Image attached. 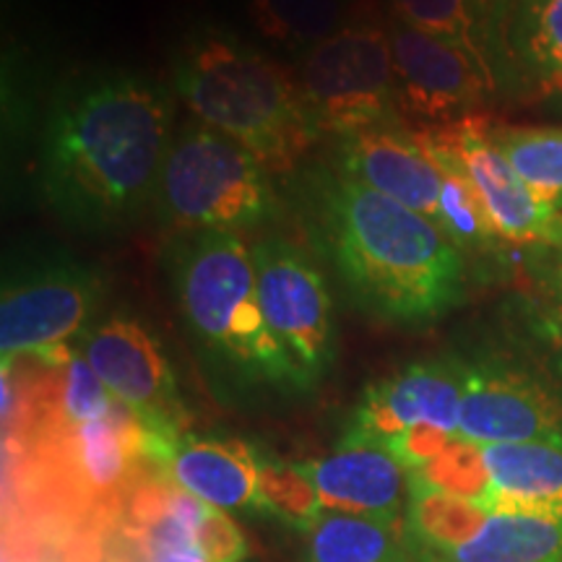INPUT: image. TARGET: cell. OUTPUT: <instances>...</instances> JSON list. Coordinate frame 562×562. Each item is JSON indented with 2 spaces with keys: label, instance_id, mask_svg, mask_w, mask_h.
<instances>
[{
  "label": "cell",
  "instance_id": "1",
  "mask_svg": "<svg viewBox=\"0 0 562 562\" xmlns=\"http://www.w3.org/2000/svg\"><path fill=\"white\" fill-rule=\"evenodd\" d=\"M286 188L313 250L362 313L417 326L459 305L467 258L438 224L351 180L331 161L297 167Z\"/></svg>",
  "mask_w": 562,
  "mask_h": 562
},
{
  "label": "cell",
  "instance_id": "2",
  "mask_svg": "<svg viewBox=\"0 0 562 562\" xmlns=\"http://www.w3.org/2000/svg\"><path fill=\"white\" fill-rule=\"evenodd\" d=\"M172 140V102L159 83L123 70L81 81L47 121V201L79 227H121L157 195Z\"/></svg>",
  "mask_w": 562,
  "mask_h": 562
},
{
  "label": "cell",
  "instance_id": "3",
  "mask_svg": "<svg viewBox=\"0 0 562 562\" xmlns=\"http://www.w3.org/2000/svg\"><path fill=\"white\" fill-rule=\"evenodd\" d=\"M175 89L209 128L269 172H294L323 138L297 79L235 34L201 26L175 55Z\"/></svg>",
  "mask_w": 562,
  "mask_h": 562
},
{
  "label": "cell",
  "instance_id": "4",
  "mask_svg": "<svg viewBox=\"0 0 562 562\" xmlns=\"http://www.w3.org/2000/svg\"><path fill=\"white\" fill-rule=\"evenodd\" d=\"M172 284L191 331L243 378L305 391L297 364L266 321L252 248L235 232H201L175 245Z\"/></svg>",
  "mask_w": 562,
  "mask_h": 562
},
{
  "label": "cell",
  "instance_id": "5",
  "mask_svg": "<svg viewBox=\"0 0 562 562\" xmlns=\"http://www.w3.org/2000/svg\"><path fill=\"white\" fill-rule=\"evenodd\" d=\"M154 206L167 227L201 232L258 229L279 216L269 170L209 125H186L161 167Z\"/></svg>",
  "mask_w": 562,
  "mask_h": 562
},
{
  "label": "cell",
  "instance_id": "6",
  "mask_svg": "<svg viewBox=\"0 0 562 562\" xmlns=\"http://www.w3.org/2000/svg\"><path fill=\"white\" fill-rule=\"evenodd\" d=\"M297 83L321 136L341 138L402 121L391 34L378 24H347L302 55Z\"/></svg>",
  "mask_w": 562,
  "mask_h": 562
},
{
  "label": "cell",
  "instance_id": "7",
  "mask_svg": "<svg viewBox=\"0 0 562 562\" xmlns=\"http://www.w3.org/2000/svg\"><path fill=\"white\" fill-rule=\"evenodd\" d=\"M42 451L63 497L89 510L112 508L125 492L136 490L140 461L149 459L165 469L170 456V448L121 402L104 417L42 430Z\"/></svg>",
  "mask_w": 562,
  "mask_h": 562
},
{
  "label": "cell",
  "instance_id": "8",
  "mask_svg": "<svg viewBox=\"0 0 562 562\" xmlns=\"http://www.w3.org/2000/svg\"><path fill=\"white\" fill-rule=\"evenodd\" d=\"M258 297L271 331L297 364L307 385H315L334 364V297L315 263L284 237H263L252 245Z\"/></svg>",
  "mask_w": 562,
  "mask_h": 562
},
{
  "label": "cell",
  "instance_id": "9",
  "mask_svg": "<svg viewBox=\"0 0 562 562\" xmlns=\"http://www.w3.org/2000/svg\"><path fill=\"white\" fill-rule=\"evenodd\" d=\"M102 297L97 277L79 266H50L9 281L0 300L3 362L21 355L63 362L68 341L89 326Z\"/></svg>",
  "mask_w": 562,
  "mask_h": 562
},
{
  "label": "cell",
  "instance_id": "10",
  "mask_svg": "<svg viewBox=\"0 0 562 562\" xmlns=\"http://www.w3.org/2000/svg\"><path fill=\"white\" fill-rule=\"evenodd\" d=\"M79 351L104 389L172 451L182 438V406L170 362L149 328L128 315H112L83 336Z\"/></svg>",
  "mask_w": 562,
  "mask_h": 562
},
{
  "label": "cell",
  "instance_id": "11",
  "mask_svg": "<svg viewBox=\"0 0 562 562\" xmlns=\"http://www.w3.org/2000/svg\"><path fill=\"white\" fill-rule=\"evenodd\" d=\"M389 34L402 121L442 128L472 117L495 97L480 66L461 47L398 19H391Z\"/></svg>",
  "mask_w": 562,
  "mask_h": 562
},
{
  "label": "cell",
  "instance_id": "12",
  "mask_svg": "<svg viewBox=\"0 0 562 562\" xmlns=\"http://www.w3.org/2000/svg\"><path fill=\"white\" fill-rule=\"evenodd\" d=\"M459 435L480 446L542 442L562 448V398L516 364L463 362Z\"/></svg>",
  "mask_w": 562,
  "mask_h": 562
},
{
  "label": "cell",
  "instance_id": "13",
  "mask_svg": "<svg viewBox=\"0 0 562 562\" xmlns=\"http://www.w3.org/2000/svg\"><path fill=\"white\" fill-rule=\"evenodd\" d=\"M463 362L425 360L406 364L364 389L351 412L344 442H381L414 425H432L459 435Z\"/></svg>",
  "mask_w": 562,
  "mask_h": 562
},
{
  "label": "cell",
  "instance_id": "14",
  "mask_svg": "<svg viewBox=\"0 0 562 562\" xmlns=\"http://www.w3.org/2000/svg\"><path fill=\"white\" fill-rule=\"evenodd\" d=\"M490 125L472 115L453 125L427 131H432L435 138L459 157L503 243L539 245V248L552 245L562 232V214H554L533 199V193L492 140Z\"/></svg>",
  "mask_w": 562,
  "mask_h": 562
},
{
  "label": "cell",
  "instance_id": "15",
  "mask_svg": "<svg viewBox=\"0 0 562 562\" xmlns=\"http://www.w3.org/2000/svg\"><path fill=\"white\" fill-rule=\"evenodd\" d=\"M331 165L440 227V170L417 131L406 128L404 121L378 123L336 138Z\"/></svg>",
  "mask_w": 562,
  "mask_h": 562
},
{
  "label": "cell",
  "instance_id": "16",
  "mask_svg": "<svg viewBox=\"0 0 562 562\" xmlns=\"http://www.w3.org/2000/svg\"><path fill=\"white\" fill-rule=\"evenodd\" d=\"M391 9L393 19L461 47L495 97L524 89L508 42L513 0H391Z\"/></svg>",
  "mask_w": 562,
  "mask_h": 562
},
{
  "label": "cell",
  "instance_id": "17",
  "mask_svg": "<svg viewBox=\"0 0 562 562\" xmlns=\"http://www.w3.org/2000/svg\"><path fill=\"white\" fill-rule=\"evenodd\" d=\"M326 513L402 516L412 497V474L381 442H339L307 463Z\"/></svg>",
  "mask_w": 562,
  "mask_h": 562
},
{
  "label": "cell",
  "instance_id": "18",
  "mask_svg": "<svg viewBox=\"0 0 562 562\" xmlns=\"http://www.w3.org/2000/svg\"><path fill=\"white\" fill-rule=\"evenodd\" d=\"M170 480L220 510L256 505L261 456L237 438H191L182 435L165 461Z\"/></svg>",
  "mask_w": 562,
  "mask_h": 562
},
{
  "label": "cell",
  "instance_id": "19",
  "mask_svg": "<svg viewBox=\"0 0 562 562\" xmlns=\"http://www.w3.org/2000/svg\"><path fill=\"white\" fill-rule=\"evenodd\" d=\"M492 492L490 513H516L562 521V448L542 442L484 446Z\"/></svg>",
  "mask_w": 562,
  "mask_h": 562
},
{
  "label": "cell",
  "instance_id": "20",
  "mask_svg": "<svg viewBox=\"0 0 562 562\" xmlns=\"http://www.w3.org/2000/svg\"><path fill=\"white\" fill-rule=\"evenodd\" d=\"M206 510V503L180 490L170 476L138 484L133 490V518L140 560L209 562L195 537Z\"/></svg>",
  "mask_w": 562,
  "mask_h": 562
},
{
  "label": "cell",
  "instance_id": "21",
  "mask_svg": "<svg viewBox=\"0 0 562 562\" xmlns=\"http://www.w3.org/2000/svg\"><path fill=\"white\" fill-rule=\"evenodd\" d=\"M414 560L402 516L326 513L307 531L302 562H409Z\"/></svg>",
  "mask_w": 562,
  "mask_h": 562
},
{
  "label": "cell",
  "instance_id": "22",
  "mask_svg": "<svg viewBox=\"0 0 562 562\" xmlns=\"http://www.w3.org/2000/svg\"><path fill=\"white\" fill-rule=\"evenodd\" d=\"M508 42L521 87L562 104V0H513Z\"/></svg>",
  "mask_w": 562,
  "mask_h": 562
},
{
  "label": "cell",
  "instance_id": "23",
  "mask_svg": "<svg viewBox=\"0 0 562 562\" xmlns=\"http://www.w3.org/2000/svg\"><path fill=\"white\" fill-rule=\"evenodd\" d=\"M419 562H562V521L492 513L472 542L442 552H417Z\"/></svg>",
  "mask_w": 562,
  "mask_h": 562
},
{
  "label": "cell",
  "instance_id": "24",
  "mask_svg": "<svg viewBox=\"0 0 562 562\" xmlns=\"http://www.w3.org/2000/svg\"><path fill=\"white\" fill-rule=\"evenodd\" d=\"M417 138L422 140L427 154H430L435 167L440 170V229L446 237L467 252H492L501 248V235L492 224L487 206H484L480 191L469 178L459 157L435 138L432 131L417 128Z\"/></svg>",
  "mask_w": 562,
  "mask_h": 562
},
{
  "label": "cell",
  "instance_id": "25",
  "mask_svg": "<svg viewBox=\"0 0 562 562\" xmlns=\"http://www.w3.org/2000/svg\"><path fill=\"white\" fill-rule=\"evenodd\" d=\"M248 19L273 47L307 55L347 26V0H248Z\"/></svg>",
  "mask_w": 562,
  "mask_h": 562
},
{
  "label": "cell",
  "instance_id": "26",
  "mask_svg": "<svg viewBox=\"0 0 562 562\" xmlns=\"http://www.w3.org/2000/svg\"><path fill=\"white\" fill-rule=\"evenodd\" d=\"M490 516L492 513L480 503L442 495V492L412 490L404 513L412 554L442 552L472 542L487 526Z\"/></svg>",
  "mask_w": 562,
  "mask_h": 562
},
{
  "label": "cell",
  "instance_id": "27",
  "mask_svg": "<svg viewBox=\"0 0 562 562\" xmlns=\"http://www.w3.org/2000/svg\"><path fill=\"white\" fill-rule=\"evenodd\" d=\"M490 136L533 199L562 214V128L490 125Z\"/></svg>",
  "mask_w": 562,
  "mask_h": 562
},
{
  "label": "cell",
  "instance_id": "28",
  "mask_svg": "<svg viewBox=\"0 0 562 562\" xmlns=\"http://www.w3.org/2000/svg\"><path fill=\"white\" fill-rule=\"evenodd\" d=\"M252 508L269 513L292 529L311 531L321 521L323 510L311 467L307 463L261 459Z\"/></svg>",
  "mask_w": 562,
  "mask_h": 562
},
{
  "label": "cell",
  "instance_id": "29",
  "mask_svg": "<svg viewBox=\"0 0 562 562\" xmlns=\"http://www.w3.org/2000/svg\"><path fill=\"white\" fill-rule=\"evenodd\" d=\"M409 474L412 490H430L442 492V495L463 497V501L480 503L482 508L492 492V476L487 459H484V446L461 438V435H453V440L442 448V453Z\"/></svg>",
  "mask_w": 562,
  "mask_h": 562
},
{
  "label": "cell",
  "instance_id": "30",
  "mask_svg": "<svg viewBox=\"0 0 562 562\" xmlns=\"http://www.w3.org/2000/svg\"><path fill=\"white\" fill-rule=\"evenodd\" d=\"M195 537H199V544L209 562H243L248 554V544H245V537L235 521L227 513L211 508V505L199 524Z\"/></svg>",
  "mask_w": 562,
  "mask_h": 562
},
{
  "label": "cell",
  "instance_id": "31",
  "mask_svg": "<svg viewBox=\"0 0 562 562\" xmlns=\"http://www.w3.org/2000/svg\"><path fill=\"white\" fill-rule=\"evenodd\" d=\"M544 277H542V328L547 339L552 341L562 362V232L552 245H544Z\"/></svg>",
  "mask_w": 562,
  "mask_h": 562
},
{
  "label": "cell",
  "instance_id": "32",
  "mask_svg": "<svg viewBox=\"0 0 562 562\" xmlns=\"http://www.w3.org/2000/svg\"><path fill=\"white\" fill-rule=\"evenodd\" d=\"M451 440L453 435L440 430V427L414 425L409 430L398 432L396 438L385 442V448H389V451L396 456L406 469H409V472H417V469L425 467L427 461H432L435 456L442 453V448H446Z\"/></svg>",
  "mask_w": 562,
  "mask_h": 562
}]
</instances>
